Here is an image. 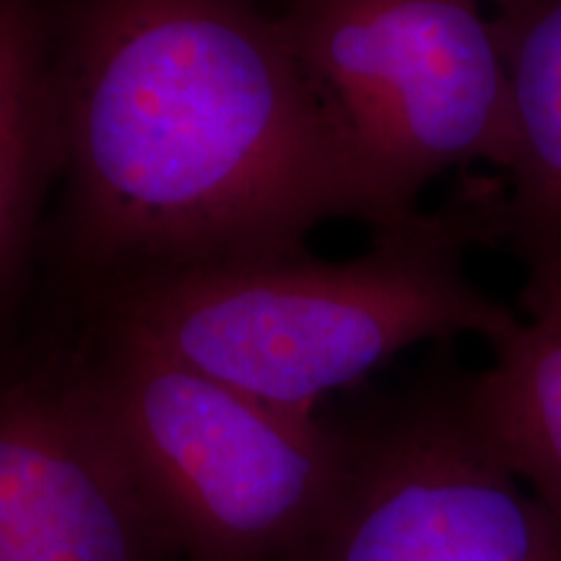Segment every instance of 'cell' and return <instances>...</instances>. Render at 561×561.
Here are the masks:
<instances>
[{"label": "cell", "instance_id": "6da1fadb", "mask_svg": "<svg viewBox=\"0 0 561 561\" xmlns=\"http://www.w3.org/2000/svg\"><path fill=\"white\" fill-rule=\"evenodd\" d=\"M58 248L94 289L388 229L280 16L255 0H60Z\"/></svg>", "mask_w": 561, "mask_h": 561}, {"label": "cell", "instance_id": "7a4b0ae2", "mask_svg": "<svg viewBox=\"0 0 561 561\" xmlns=\"http://www.w3.org/2000/svg\"><path fill=\"white\" fill-rule=\"evenodd\" d=\"M507 242V182L466 178L442 206L375 231L343 263L278 257L191 268L102 291L104 325L161 348L231 388L314 416L424 341L481 335L520 318L481 289L468 255Z\"/></svg>", "mask_w": 561, "mask_h": 561}, {"label": "cell", "instance_id": "3957f363", "mask_svg": "<svg viewBox=\"0 0 561 561\" xmlns=\"http://www.w3.org/2000/svg\"><path fill=\"white\" fill-rule=\"evenodd\" d=\"M81 367L182 561H278L341 486L346 426L278 409L110 328Z\"/></svg>", "mask_w": 561, "mask_h": 561}, {"label": "cell", "instance_id": "277c9868", "mask_svg": "<svg viewBox=\"0 0 561 561\" xmlns=\"http://www.w3.org/2000/svg\"><path fill=\"white\" fill-rule=\"evenodd\" d=\"M280 21L388 227L439 174L510 170L507 70L479 0H286Z\"/></svg>", "mask_w": 561, "mask_h": 561}, {"label": "cell", "instance_id": "5b68a950", "mask_svg": "<svg viewBox=\"0 0 561 561\" xmlns=\"http://www.w3.org/2000/svg\"><path fill=\"white\" fill-rule=\"evenodd\" d=\"M343 426L341 486L278 561H561V517L491 445L471 371L434 369Z\"/></svg>", "mask_w": 561, "mask_h": 561}, {"label": "cell", "instance_id": "8992f818", "mask_svg": "<svg viewBox=\"0 0 561 561\" xmlns=\"http://www.w3.org/2000/svg\"><path fill=\"white\" fill-rule=\"evenodd\" d=\"M0 561H182L73 356L0 351Z\"/></svg>", "mask_w": 561, "mask_h": 561}, {"label": "cell", "instance_id": "52a82bcc", "mask_svg": "<svg viewBox=\"0 0 561 561\" xmlns=\"http://www.w3.org/2000/svg\"><path fill=\"white\" fill-rule=\"evenodd\" d=\"M60 0H0V351L30 289L39 216L66 172Z\"/></svg>", "mask_w": 561, "mask_h": 561}, {"label": "cell", "instance_id": "ba28073f", "mask_svg": "<svg viewBox=\"0 0 561 561\" xmlns=\"http://www.w3.org/2000/svg\"><path fill=\"white\" fill-rule=\"evenodd\" d=\"M491 24L512 107L507 244L536 318L561 307V0H515Z\"/></svg>", "mask_w": 561, "mask_h": 561}, {"label": "cell", "instance_id": "9c48e42d", "mask_svg": "<svg viewBox=\"0 0 561 561\" xmlns=\"http://www.w3.org/2000/svg\"><path fill=\"white\" fill-rule=\"evenodd\" d=\"M471 371V401L510 471L561 517V307L520 322Z\"/></svg>", "mask_w": 561, "mask_h": 561}, {"label": "cell", "instance_id": "30bf717a", "mask_svg": "<svg viewBox=\"0 0 561 561\" xmlns=\"http://www.w3.org/2000/svg\"><path fill=\"white\" fill-rule=\"evenodd\" d=\"M494 3H496V5H500V11H502V9H507V5H512V3H515V0H494Z\"/></svg>", "mask_w": 561, "mask_h": 561}]
</instances>
